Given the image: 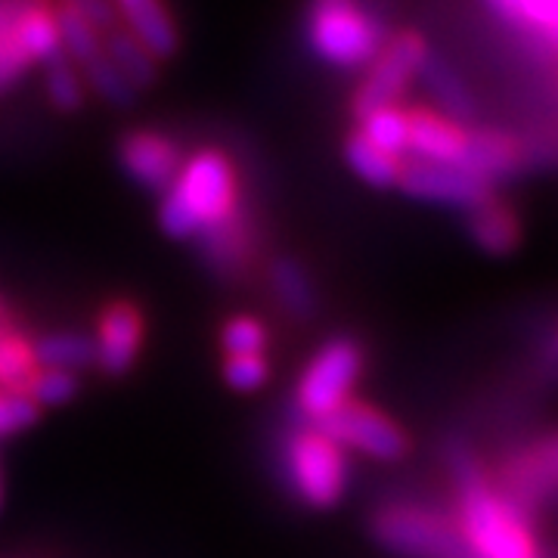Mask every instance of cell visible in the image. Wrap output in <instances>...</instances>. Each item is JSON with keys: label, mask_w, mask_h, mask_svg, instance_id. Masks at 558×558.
I'll list each match as a JSON object with an SVG mask.
<instances>
[{"label": "cell", "mask_w": 558, "mask_h": 558, "mask_svg": "<svg viewBox=\"0 0 558 558\" xmlns=\"http://www.w3.org/2000/svg\"><path fill=\"white\" fill-rule=\"evenodd\" d=\"M317 432H323L329 440H336L341 450L351 447L363 457L373 459H400L410 450V438L395 418H388L376 407H366L357 400L341 403L336 413L319 422Z\"/></svg>", "instance_id": "9"}, {"label": "cell", "mask_w": 558, "mask_h": 558, "mask_svg": "<svg viewBox=\"0 0 558 558\" xmlns=\"http://www.w3.org/2000/svg\"><path fill=\"white\" fill-rule=\"evenodd\" d=\"M0 332H7V314H3V307H0Z\"/></svg>", "instance_id": "36"}, {"label": "cell", "mask_w": 558, "mask_h": 558, "mask_svg": "<svg viewBox=\"0 0 558 558\" xmlns=\"http://www.w3.org/2000/svg\"><path fill=\"white\" fill-rule=\"evenodd\" d=\"M57 13V32H60V50L62 60L75 62V65H90L102 57V32H97L90 22L78 16L69 3L53 7Z\"/></svg>", "instance_id": "21"}, {"label": "cell", "mask_w": 558, "mask_h": 558, "mask_svg": "<svg viewBox=\"0 0 558 558\" xmlns=\"http://www.w3.org/2000/svg\"><path fill=\"white\" fill-rule=\"evenodd\" d=\"M270 376V366L264 354H245V357H227L223 363V379L233 391H258Z\"/></svg>", "instance_id": "32"}, {"label": "cell", "mask_w": 558, "mask_h": 558, "mask_svg": "<svg viewBox=\"0 0 558 558\" xmlns=\"http://www.w3.org/2000/svg\"><path fill=\"white\" fill-rule=\"evenodd\" d=\"M357 134L381 153H388L400 161L407 159V109L388 106V109L366 116L360 121Z\"/></svg>", "instance_id": "24"}, {"label": "cell", "mask_w": 558, "mask_h": 558, "mask_svg": "<svg viewBox=\"0 0 558 558\" xmlns=\"http://www.w3.org/2000/svg\"><path fill=\"white\" fill-rule=\"evenodd\" d=\"M543 366H546V373L558 376V323L549 329V336L543 341Z\"/></svg>", "instance_id": "35"}, {"label": "cell", "mask_w": 558, "mask_h": 558, "mask_svg": "<svg viewBox=\"0 0 558 558\" xmlns=\"http://www.w3.org/2000/svg\"><path fill=\"white\" fill-rule=\"evenodd\" d=\"M425 57H428V47L416 32H403L398 38L385 40L379 57L366 65V78L354 94V116L363 121L379 109L398 106L407 84L418 75Z\"/></svg>", "instance_id": "7"}, {"label": "cell", "mask_w": 558, "mask_h": 558, "mask_svg": "<svg viewBox=\"0 0 558 558\" xmlns=\"http://www.w3.org/2000/svg\"><path fill=\"white\" fill-rule=\"evenodd\" d=\"M32 354L38 369H62V373H78L84 366H94V339L78 336V332H57V336H44L32 344Z\"/></svg>", "instance_id": "20"}, {"label": "cell", "mask_w": 558, "mask_h": 558, "mask_svg": "<svg viewBox=\"0 0 558 558\" xmlns=\"http://www.w3.org/2000/svg\"><path fill=\"white\" fill-rule=\"evenodd\" d=\"M490 7L506 20L534 25L558 40V0H490Z\"/></svg>", "instance_id": "26"}, {"label": "cell", "mask_w": 558, "mask_h": 558, "mask_svg": "<svg viewBox=\"0 0 558 558\" xmlns=\"http://www.w3.org/2000/svg\"><path fill=\"white\" fill-rule=\"evenodd\" d=\"M102 57L116 65L121 78L128 81L134 90L149 87L156 75H159V60L140 44L134 35H128L121 25H116L112 32L102 35Z\"/></svg>", "instance_id": "18"}, {"label": "cell", "mask_w": 558, "mask_h": 558, "mask_svg": "<svg viewBox=\"0 0 558 558\" xmlns=\"http://www.w3.org/2000/svg\"><path fill=\"white\" fill-rule=\"evenodd\" d=\"M220 348L227 351V357L264 354V348H267V329L255 317H233L220 329Z\"/></svg>", "instance_id": "29"}, {"label": "cell", "mask_w": 558, "mask_h": 558, "mask_svg": "<svg viewBox=\"0 0 558 558\" xmlns=\"http://www.w3.org/2000/svg\"><path fill=\"white\" fill-rule=\"evenodd\" d=\"M28 398L40 407H62L78 395V379L75 373H62V369H38L22 388Z\"/></svg>", "instance_id": "28"}, {"label": "cell", "mask_w": 558, "mask_h": 558, "mask_svg": "<svg viewBox=\"0 0 558 558\" xmlns=\"http://www.w3.org/2000/svg\"><path fill=\"white\" fill-rule=\"evenodd\" d=\"M199 242L205 260L223 277H233L248 255V223L242 218L240 208L215 227H208L205 233H199Z\"/></svg>", "instance_id": "17"}, {"label": "cell", "mask_w": 558, "mask_h": 558, "mask_svg": "<svg viewBox=\"0 0 558 558\" xmlns=\"http://www.w3.org/2000/svg\"><path fill=\"white\" fill-rule=\"evenodd\" d=\"M116 13L124 22L121 28L156 57V60H168L178 53V25L168 10L165 0H112Z\"/></svg>", "instance_id": "15"}, {"label": "cell", "mask_w": 558, "mask_h": 558, "mask_svg": "<svg viewBox=\"0 0 558 558\" xmlns=\"http://www.w3.org/2000/svg\"><path fill=\"white\" fill-rule=\"evenodd\" d=\"M373 534L385 549L410 558H469L459 539L457 524L435 512L400 506L379 512L373 521Z\"/></svg>", "instance_id": "6"}, {"label": "cell", "mask_w": 558, "mask_h": 558, "mask_svg": "<svg viewBox=\"0 0 558 558\" xmlns=\"http://www.w3.org/2000/svg\"><path fill=\"white\" fill-rule=\"evenodd\" d=\"M502 497L512 499L524 515L558 506V432L524 444L512 459H506L502 472Z\"/></svg>", "instance_id": "8"}, {"label": "cell", "mask_w": 558, "mask_h": 558, "mask_svg": "<svg viewBox=\"0 0 558 558\" xmlns=\"http://www.w3.org/2000/svg\"><path fill=\"white\" fill-rule=\"evenodd\" d=\"M270 282L277 299L286 304V311H292L295 317L311 319L317 314V289L314 279L307 277V270L299 260L279 258L270 264Z\"/></svg>", "instance_id": "22"}, {"label": "cell", "mask_w": 558, "mask_h": 558, "mask_svg": "<svg viewBox=\"0 0 558 558\" xmlns=\"http://www.w3.org/2000/svg\"><path fill=\"white\" fill-rule=\"evenodd\" d=\"M119 159L124 171L137 180L140 186L165 193L180 174V149L174 140H168L159 131H134L121 140Z\"/></svg>", "instance_id": "11"}, {"label": "cell", "mask_w": 558, "mask_h": 558, "mask_svg": "<svg viewBox=\"0 0 558 558\" xmlns=\"http://www.w3.org/2000/svg\"><path fill=\"white\" fill-rule=\"evenodd\" d=\"M307 40L319 60L366 69L385 47L381 20L363 0H307Z\"/></svg>", "instance_id": "3"}, {"label": "cell", "mask_w": 558, "mask_h": 558, "mask_svg": "<svg viewBox=\"0 0 558 558\" xmlns=\"http://www.w3.org/2000/svg\"><path fill=\"white\" fill-rule=\"evenodd\" d=\"M47 97L60 112H75L84 102V81L69 60L47 62Z\"/></svg>", "instance_id": "27"}, {"label": "cell", "mask_w": 558, "mask_h": 558, "mask_svg": "<svg viewBox=\"0 0 558 558\" xmlns=\"http://www.w3.org/2000/svg\"><path fill=\"white\" fill-rule=\"evenodd\" d=\"M28 65H32V60L25 57L10 22L0 13V90H10Z\"/></svg>", "instance_id": "33"}, {"label": "cell", "mask_w": 558, "mask_h": 558, "mask_svg": "<svg viewBox=\"0 0 558 558\" xmlns=\"http://www.w3.org/2000/svg\"><path fill=\"white\" fill-rule=\"evenodd\" d=\"M360 369H363V351L357 348V341H326L307 363L299 381L301 413L314 422H323L329 413H336L341 403L351 400Z\"/></svg>", "instance_id": "5"}, {"label": "cell", "mask_w": 558, "mask_h": 558, "mask_svg": "<svg viewBox=\"0 0 558 558\" xmlns=\"http://www.w3.org/2000/svg\"><path fill=\"white\" fill-rule=\"evenodd\" d=\"M62 3H69L78 16H84L102 35L119 25V13H116L112 0H62Z\"/></svg>", "instance_id": "34"}, {"label": "cell", "mask_w": 558, "mask_h": 558, "mask_svg": "<svg viewBox=\"0 0 558 558\" xmlns=\"http://www.w3.org/2000/svg\"><path fill=\"white\" fill-rule=\"evenodd\" d=\"M453 475L459 484L457 531L469 558H543L531 515L478 469V462L453 450Z\"/></svg>", "instance_id": "1"}, {"label": "cell", "mask_w": 558, "mask_h": 558, "mask_svg": "<svg viewBox=\"0 0 558 558\" xmlns=\"http://www.w3.org/2000/svg\"><path fill=\"white\" fill-rule=\"evenodd\" d=\"M418 78L425 81V90L435 97L444 119L465 121L475 116V97L469 94V87L462 84V78L440 57L428 53L425 62H422V69H418Z\"/></svg>", "instance_id": "19"}, {"label": "cell", "mask_w": 558, "mask_h": 558, "mask_svg": "<svg viewBox=\"0 0 558 558\" xmlns=\"http://www.w3.org/2000/svg\"><path fill=\"white\" fill-rule=\"evenodd\" d=\"M81 72H84L87 87H94L102 100L112 102V106H131V102H134V97H137V90H134L128 81L121 78L119 72H116V65L106 60V57L94 60L90 65H84Z\"/></svg>", "instance_id": "30"}, {"label": "cell", "mask_w": 558, "mask_h": 558, "mask_svg": "<svg viewBox=\"0 0 558 558\" xmlns=\"http://www.w3.org/2000/svg\"><path fill=\"white\" fill-rule=\"evenodd\" d=\"M236 211V171L218 149H202L180 165L178 180L165 190L161 230L174 240H193Z\"/></svg>", "instance_id": "2"}, {"label": "cell", "mask_w": 558, "mask_h": 558, "mask_svg": "<svg viewBox=\"0 0 558 558\" xmlns=\"http://www.w3.org/2000/svg\"><path fill=\"white\" fill-rule=\"evenodd\" d=\"M524 159H527V153L519 137L497 131V128H478V131H469V137H465L459 168H465L469 174L494 186V180L512 178L515 171H521Z\"/></svg>", "instance_id": "14"}, {"label": "cell", "mask_w": 558, "mask_h": 558, "mask_svg": "<svg viewBox=\"0 0 558 558\" xmlns=\"http://www.w3.org/2000/svg\"><path fill=\"white\" fill-rule=\"evenodd\" d=\"M143 344V317L134 304L116 301L102 311L97 339H94V354L102 373L109 376H124L140 354Z\"/></svg>", "instance_id": "13"}, {"label": "cell", "mask_w": 558, "mask_h": 558, "mask_svg": "<svg viewBox=\"0 0 558 558\" xmlns=\"http://www.w3.org/2000/svg\"><path fill=\"white\" fill-rule=\"evenodd\" d=\"M0 502H3V487H0Z\"/></svg>", "instance_id": "37"}, {"label": "cell", "mask_w": 558, "mask_h": 558, "mask_svg": "<svg viewBox=\"0 0 558 558\" xmlns=\"http://www.w3.org/2000/svg\"><path fill=\"white\" fill-rule=\"evenodd\" d=\"M38 403L25 391H0V438L16 435L22 428L35 425L38 418Z\"/></svg>", "instance_id": "31"}, {"label": "cell", "mask_w": 558, "mask_h": 558, "mask_svg": "<svg viewBox=\"0 0 558 558\" xmlns=\"http://www.w3.org/2000/svg\"><path fill=\"white\" fill-rule=\"evenodd\" d=\"M38 373V363L32 354V341L16 332H0V391H22L25 381Z\"/></svg>", "instance_id": "25"}, {"label": "cell", "mask_w": 558, "mask_h": 558, "mask_svg": "<svg viewBox=\"0 0 558 558\" xmlns=\"http://www.w3.org/2000/svg\"><path fill=\"white\" fill-rule=\"evenodd\" d=\"M398 186L403 193H410L413 199L457 205V208H465V211L494 196L490 183L469 174L459 165H428V161L413 159H403Z\"/></svg>", "instance_id": "10"}, {"label": "cell", "mask_w": 558, "mask_h": 558, "mask_svg": "<svg viewBox=\"0 0 558 558\" xmlns=\"http://www.w3.org/2000/svg\"><path fill=\"white\" fill-rule=\"evenodd\" d=\"M286 472L307 506L329 509L348 487V459L336 440L323 432H301L286 444Z\"/></svg>", "instance_id": "4"}, {"label": "cell", "mask_w": 558, "mask_h": 558, "mask_svg": "<svg viewBox=\"0 0 558 558\" xmlns=\"http://www.w3.org/2000/svg\"><path fill=\"white\" fill-rule=\"evenodd\" d=\"M469 236L487 255H509L521 240V220L512 211V205L499 199H484L475 208H469Z\"/></svg>", "instance_id": "16"}, {"label": "cell", "mask_w": 558, "mask_h": 558, "mask_svg": "<svg viewBox=\"0 0 558 558\" xmlns=\"http://www.w3.org/2000/svg\"><path fill=\"white\" fill-rule=\"evenodd\" d=\"M469 131L435 109H407V159L459 165Z\"/></svg>", "instance_id": "12"}, {"label": "cell", "mask_w": 558, "mask_h": 558, "mask_svg": "<svg viewBox=\"0 0 558 558\" xmlns=\"http://www.w3.org/2000/svg\"><path fill=\"white\" fill-rule=\"evenodd\" d=\"M344 159H348L351 171H354L360 180H366V183H373V186H379V190L398 186L403 161L395 159V156H388V153H381V149H376L373 143H366L360 134L348 137V143H344Z\"/></svg>", "instance_id": "23"}]
</instances>
